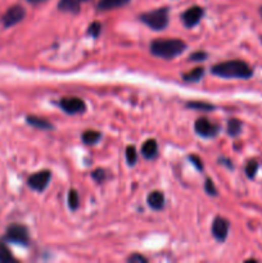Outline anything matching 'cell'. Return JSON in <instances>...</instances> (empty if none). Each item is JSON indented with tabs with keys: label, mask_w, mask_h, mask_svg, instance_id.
I'll return each instance as SVG.
<instances>
[{
	"label": "cell",
	"mask_w": 262,
	"mask_h": 263,
	"mask_svg": "<svg viewBox=\"0 0 262 263\" xmlns=\"http://www.w3.org/2000/svg\"><path fill=\"white\" fill-rule=\"evenodd\" d=\"M216 76L223 77V79H251L253 76V69L248 63L243 60H228L222 62L211 69Z\"/></svg>",
	"instance_id": "6da1fadb"
},
{
	"label": "cell",
	"mask_w": 262,
	"mask_h": 263,
	"mask_svg": "<svg viewBox=\"0 0 262 263\" xmlns=\"http://www.w3.org/2000/svg\"><path fill=\"white\" fill-rule=\"evenodd\" d=\"M186 49V44L179 39H160L151 44V52L163 59H174Z\"/></svg>",
	"instance_id": "7a4b0ae2"
},
{
	"label": "cell",
	"mask_w": 262,
	"mask_h": 263,
	"mask_svg": "<svg viewBox=\"0 0 262 263\" xmlns=\"http://www.w3.org/2000/svg\"><path fill=\"white\" fill-rule=\"evenodd\" d=\"M140 19L152 30L161 31L168 25V8H160L140 16Z\"/></svg>",
	"instance_id": "3957f363"
},
{
	"label": "cell",
	"mask_w": 262,
	"mask_h": 263,
	"mask_svg": "<svg viewBox=\"0 0 262 263\" xmlns=\"http://www.w3.org/2000/svg\"><path fill=\"white\" fill-rule=\"evenodd\" d=\"M6 239L14 243V244L27 245L28 241H30V235H28V230L26 226L14 223V225H11L7 229Z\"/></svg>",
	"instance_id": "277c9868"
},
{
	"label": "cell",
	"mask_w": 262,
	"mask_h": 263,
	"mask_svg": "<svg viewBox=\"0 0 262 263\" xmlns=\"http://www.w3.org/2000/svg\"><path fill=\"white\" fill-rule=\"evenodd\" d=\"M50 177H52V172H50L49 170L39 171V172L33 173V175H31L30 177H28L27 184L31 189L42 193L44 192L45 187L49 184Z\"/></svg>",
	"instance_id": "5b68a950"
},
{
	"label": "cell",
	"mask_w": 262,
	"mask_h": 263,
	"mask_svg": "<svg viewBox=\"0 0 262 263\" xmlns=\"http://www.w3.org/2000/svg\"><path fill=\"white\" fill-rule=\"evenodd\" d=\"M62 109L68 115H79V113H84L86 109V104L83 99L80 98H63L59 102Z\"/></svg>",
	"instance_id": "8992f818"
},
{
	"label": "cell",
	"mask_w": 262,
	"mask_h": 263,
	"mask_svg": "<svg viewBox=\"0 0 262 263\" xmlns=\"http://www.w3.org/2000/svg\"><path fill=\"white\" fill-rule=\"evenodd\" d=\"M26 16V11L23 7L21 6H13L12 8H9L8 11L4 13L3 18V25L6 27H12V26L17 25V23H20Z\"/></svg>",
	"instance_id": "52a82bcc"
},
{
	"label": "cell",
	"mask_w": 262,
	"mask_h": 263,
	"mask_svg": "<svg viewBox=\"0 0 262 263\" xmlns=\"http://www.w3.org/2000/svg\"><path fill=\"white\" fill-rule=\"evenodd\" d=\"M194 129H196V132L198 135L203 137H213L218 134L220 131V127L216 126V125L211 124L210 121L207 118H198L194 124Z\"/></svg>",
	"instance_id": "ba28073f"
},
{
	"label": "cell",
	"mask_w": 262,
	"mask_h": 263,
	"mask_svg": "<svg viewBox=\"0 0 262 263\" xmlns=\"http://www.w3.org/2000/svg\"><path fill=\"white\" fill-rule=\"evenodd\" d=\"M230 223L227 218L223 217H216L212 223V235L215 236L216 240L225 241L229 234Z\"/></svg>",
	"instance_id": "9c48e42d"
},
{
	"label": "cell",
	"mask_w": 262,
	"mask_h": 263,
	"mask_svg": "<svg viewBox=\"0 0 262 263\" xmlns=\"http://www.w3.org/2000/svg\"><path fill=\"white\" fill-rule=\"evenodd\" d=\"M203 13L204 11L198 6L192 7L188 11H185L181 16V21L184 22L185 27L192 28L196 25H198L199 21H201L202 17H203Z\"/></svg>",
	"instance_id": "30bf717a"
},
{
	"label": "cell",
	"mask_w": 262,
	"mask_h": 263,
	"mask_svg": "<svg viewBox=\"0 0 262 263\" xmlns=\"http://www.w3.org/2000/svg\"><path fill=\"white\" fill-rule=\"evenodd\" d=\"M89 0H61L58 4L59 11L69 12V13H79L81 6Z\"/></svg>",
	"instance_id": "8fae6325"
},
{
	"label": "cell",
	"mask_w": 262,
	"mask_h": 263,
	"mask_svg": "<svg viewBox=\"0 0 262 263\" xmlns=\"http://www.w3.org/2000/svg\"><path fill=\"white\" fill-rule=\"evenodd\" d=\"M146 200H148L149 207L155 209V211H161L165 207V195L161 192H158V190L151 193Z\"/></svg>",
	"instance_id": "7c38bea8"
},
{
	"label": "cell",
	"mask_w": 262,
	"mask_h": 263,
	"mask_svg": "<svg viewBox=\"0 0 262 263\" xmlns=\"http://www.w3.org/2000/svg\"><path fill=\"white\" fill-rule=\"evenodd\" d=\"M141 153L146 159H153L158 153L157 141L155 139H148L141 146Z\"/></svg>",
	"instance_id": "4fadbf2b"
},
{
	"label": "cell",
	"mask_w": 262,
	"mask_h": 263,
	"mask_svg": "<svg viewBox=\"0 0 262 263\" xmlns=\"http://www.w3.org/2000/svg\"><path fill=\"white\" fill-rule=\"evenodd\" d=\"M130 2L131 0H100L99 3H98V9L99 11H110V9L125 7Z\"/></svg>",
	"instance_id": "5bb4252c"
},
{
	"label": "cell",
	"mask_w": 262,
	"mask_h": 263,
	"mask_svg": "<svg viewBox=\"0 0 262 263\" xmlns=\"http://www.w3.org/2000/svg\"><path fill=\"white\" fill-rule=\"evenodd\" d=\"M26 121H27V124H30L31 126L36 127V129H40V130L53 129V125L50 124V122H48L47 120H43V118L36 117V116H27Z\"/></svg>",
	"instance_id": "9a60e30c"
},
{
	"label": "cell",
	"mask_w": 262,
	"mask_h": 263,
	"mask_svg": "<svg viewBox=\"0 0 262 263\" xmlns=\"http://www.w3.org/2000/svg\"><path fill=\"white\" fill-rule=\"evenodd\" d=\"M203 74H204L203 67H197V68H194L193 71L182 74V79H184L185 81H189V83H197V81H199V80L202 79Z\"/></svg>",
	"instance_id": "2e32d148"
},
{
	"label": "cell",
	"mask_w": 262,
	"mask_h": 263,
	"mask_svg": "<svg viewBox=\"0 0 262 263\" xmlns=\"http://www.w3.org/2000/svg\"><path fill=\"white\" fill-rule=\"evenodd\" d=\"M100 136H102L100 132L94 131V130H88V131L83 134V140L84 143L88 144V145H94V144H97L99 141Z\"/></svg>",
	"instance_id": "e0dca14e"
},
{
	"label": "cell",
	"mask_w": 262,
	"mask_h": 263,
	"mask_svg": "<svg viewBox=\"0 0 262 263\" xmlns=\"http://www.w3.org/2000/svg\"><path fill=\"white\" fill-rule=\"evenodd\" d=\"M240 131H242V122L237 120V118L229 120V122H228V134L230 136H238Z\"/></svg>",
	"instance_id": "ac0fdd59"
},
{
	"label": "cell",
	"mask_w": 262,
	"mask_h": 263,
	"mask_svg": "<svg viewBox=\"0 0 262 263\" xmlns=\"http://www.w3.org/2000/svg\"><path fill=\"white\" fill-rule=\"evenodd\" d=\"M0 262H3V263L16 262V258L12 255L9 248L4 244L3 241H0Z\"/></svg>",
	"instance_id": "d6986e66"
},
{
	"label": "cell",
	"mask_w": 262,
	"mask_h": 263,
	"mask_svg": "<svg viewBox=\"0 0 262 263\" xmlns=\"http://www.w3.org/2000/svg\"><path fill=\"white\" fill-rule=\"evenodd\" d=\"M80 206V199H79V194L78 192L74 189L69 190L68 193V207L72 209V211H76Z\"/></svg>",
	"instance_id": "ffe728a7"
},
{
	"label": "cell",
	"mask_w": 262,
	"mask_h": 263,
	"mask_svg": "<svg viewBox=\"0 0 262 263\" xmlns=\"http://www.w3.org/2000/svg\"><path fill=\"white\" fill-rule=\"evenodd\" d=\"M257 170H258V162L256 159H251L246 165V173L249 178H254Z\"/></svg>",
	"instance_id": "44dd1931"
},
{
	"label": "cell",
	"mask_w": 262,
	"mask_h": 263,
	"mask_svg": "<svg viewBox=\"0 0 262 263\" xmlns=\"http://www.w3.org/2000/svg\"><path fill=\"white\" fill-rule=\"evenodd\" d=\"M136 158H138V154H136V149L134 145H129L126 148V159L127 163L130 166H134L136 163Z\"/></svg>",
	"instance_id": "7402d4cb"
},
{
	"label": "cell",
	"mask_w": 262,
	"mask_h": 263,
	"mask_svg": "<svg viewBox=\"0 0 262 263\" xmlns=\"http://www.w3.org/2000/svg\"><path fill=\"white\" fill-rule=\"evenodd\" d=\"M189 108H193V109H198V110H212L213 105L208 104V103H203V102H191L188 103Z\"/></svg>",
	"instance_id": "603a6c76"
},
{
	"label": "cell",
	"mask_w": 262,
	"mask_h": 263,
	"mask_svg": "<svg viewBox=\"0 0 262 263\" xmlns=\"http://www.w3.org/2000/svg\"><path fill=\"white\" fill-rule=\"evenodd\" d=\"M102 32V25L99 22H93L88 28V33L93 37H98Z\"/></svg>",
	"instance_id": "cb8c5ba5"
},
{
	"label": "cell",
	"mask_w": 262,
	"mask_h": 263,
	"mask_svg": "<svg viewBox=\"0 0 262 263\" xmlns=\"http://www.w3.org/2000/svg\"><path fill=\"white\" fill-rule=\"evenodd\" d=\"M204 189L207 192L208 195H217V189H216L215 184H213V181L211 178H207L206 180V184H204Z\"/></svg>",
	"instance_id": "d4e9b609"
},
{
	"label": "cell",
	"mask_w": 262,
	"mask_h": 263,
	"mask_svg": "<svg viewBox=\"0 0 262 263\" xmlns=\"http://www.w3.org/2000/svg\"><path fill=\"white\" fill-rule=\"evenodd\" d=\"M105 177H107V173H105V171L102 170V168H98V170H95L94 172H93V178H94L97 182H103V181L105 180Z\"/></svg>",
	"instance_id": "484cf974"
},
{
	"label": "cell",
	"mask_w": 262,
	"mask_h": 263,
	"mask_svg": "<svg viewBox=\"0 0 262 263\" xmlns=\"http://www.w3.org/2000/svg\"><path fill=\"white\" fill-rule=\"evenodd\" d=\"M127 262H130V263H146V262H148V259H146L145 257H143L141 254L134 253L133 255H130V257L127 258Z\"/></svg>",
	"instance_id": "4316f807"
},
{
	"label": "cell",
	"mask_w": 262,
	"mask_h": 263,
	"mask_svg": "<svg viewBox=\"0 0 262 263\" xmlns=\"http://www.w3.org/2000/svg\"><path fill=\"white\" fill-rule=\"evenodd\" d=\"M189 59L191 60H204L207 59V53L204 52H197V53H193V54L189 57Z\"/></svg>",
	"instance_id": "83f0119b"
},
{
	"label": "cell",
	"mask_w": 262,
	"mask_h": 263,
	"mask_svg": "<svg viewBox=\"0 0 262 263\" xmlns=\"http://www.w3.org/2000/svg\"><path fill=\"white\" fill-rule=\"evenodd\" d=\"M189 158H191L192 163H193V165L196 166V167L198 168L199 171L203 170V165H202V162H201V159H199V157H197V156H191V157H189Z\"/></svg>",
	"instance_id": "f1b7e54d"
},
{
	"label": "cell",
	"mask_w": 262,
	"mask_h": 263,
	"mask_svg": "<svg viewBox=\"0 0 262 263\" xmlns=\"http://www.w3.org/2000/svg\"><path fill=\"white\" fill-rule=\"evenodd\" d=\"M27 2L31 4H39V3H43V2H45V0H27Z\"/></svg>",
	"instance_id": "f546056e"
},
{
	"label": "cell",
	"mask_w": 262,
	"mask_h": 263,
	"mask_svg": "<svg viewBox=\"0 0 262 263\" xmlns=\"http://www.w3.org/2000/svg\"><path fill=\"white\" fill-rule=\"evenodd\" d=\"M259 13H261V17H262V7H261V9H259Z\"/></svg>",
	"instance_id": "4dcf8cb0"
}]
</instances>
